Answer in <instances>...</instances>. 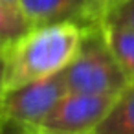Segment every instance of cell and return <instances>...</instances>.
Masks as SVG:
<instances>
[{"mask_svg": "<svg viewBox=\"0 0 134 134\" xmlns=\"http://www.w3.org/2000/svg\"><path fill=\"white\" fill-rule=\"evenodd\" d=\"M83 33L74 22L31 26L6 48V90L61 74L75 57Z\"/></svg>", "mask_w": 134, "mask_h": 134, "instance_id": "cell-1", "label": "cell"}, {"mask_svg": "<svg viewBox=\"0 0 134 134\" xmlns=\"http://www.w3.org/2000/svg\"><path fill=\"white\" fill-rule=\"evenodd\" d=\"M61 74L68 92L116 96L129 85L123 68L107 42L103 24L85 30L75 57Z\"/></svg>", "mask_w": 134, "mask_h": 134, "instance_id": "cell-2", "label": "cell"}, {"mask_svg": "<svg viewBox=\"0 0 134 134\" xmlns=\"http://www.w3.org/2000/svg\"><path fill=\"white\" fill-rule=\"evenodd\" d=\"M116 96L66 92L31 130L35 134H92Z\"/></svg>", "mask_w": 134, "mask_h": 134, "instance_id": "cell-3", "label": "cell"}, {"mask_svg": "<svg viewBox=\"0 0 134 134\" xmlns=\"http://www.w3.org/2000/svg\"><path fill=\"white\" fill-rule=\"evenodd\" d=\"M66 92L63 74L8 88L0 94V121L33 129Z\"/></svg>", "mask_w": 134, "mask_h": 134, "instance_id": "cell-4", "label": "cell"}, {"mask_svg": "<svg viewBox=\"0 0 134 134\" xmlns=\"http://www.w3.org/2000/svg\"><path fill=\"white\" fill-rule=\"evenodd\" d=\"M19 8L31 26L74 22L86 30L103 19L97 0H19Z\"/></svg>", "mask_w": 134, "mask_h": 134, "instance_id": "cell-5", "label": "cell"}, {"mask_svg": "<svg viewBox=\"0 0 134 134\" xmlns=\"http://www.w3.org/2000/svg\"><path fill=\"white\" fill-rule=\"evenodd\" d=\"M92 134H134V83H129L114 97Z\"/></svg>", "mask_w": 134, "mask_h": 134, "instance_id": "cell-6", "label": "cell"}, {"mask_svg": "<svg viewBox=\"0 0 134 134\" xmlns=\"http://www.w3.org/2000/svg\"><path fill=\"white\" fill-rule=\"evenodd\" d=\"M103 24V22H101ZM107 42L116 55L119 66L123 68L129 83H134V30L123 26L103 24Z\"/></svg>", "mask_w": 134, "mask_h": 134, "instance_id": "cell-7", "label": "cell"}, {"mask_svg": "<svg viewBox=\"0 0 134 134\" xmlns=\"http://www.w3.org/2000/svg\"><path fill=\"white\" fill-rule=\"evenodd\" d=\"M31 28L30 20L19 8V4H11L0 0V41L4 44H11L15 39L24 35Z\"/></svg>", "mask_w": 134, "mask_h": 134, "instance_id": "cell-8", "label": "cell"}, {"mask_svg": "<svg viewBox=\"0 0 134 134\" xmlns=\"http://www.w3.org/2000/svg\"><path fill=\"white\" fill-rule=\"evenodd\" d=\"M101 22L134 30V0H116V2H112L105 9Z\"/></svg>", "mask_w": 134, "mask_h": 134, "instance_id": "cell-9", "label": "cell"}, {"mask_svg": "<svg viewBox=\"0 0 134 134\" xmlns=\"http://www.w3.org/2000/svg\"><path fill=\"white\" fill-rule=\"evenodd\" d=\"M0 134H35L31 129L11 123V121H2V127H0Z\"/></svg>", "mask_w": 134, "mask_h": 134, "instance_id": "cell-10", "label": "cell"}, {"mask_svg": "<svg viewBox=\"0 0 134 134\" xmlns=\"http://www.w3.org/2000/svg\"><path fill=\"white\" fill-rule=\"evenodd\" d=\"M6 90V50L0 52V94Z\"/></svg>", "mask_w": 134, "mask_h": 134, "instance_id": "cell-11", "label": "cell"}, {"mask_svg": "<svg viewBox=\"0 0 134 134\" xmlns=\"http://www.w3.org/2000/svg\"><path fill=\"white\" fill-rule=\"evenodd\" d=\"M97 2H99V6H101V11L105 13V9H107L112 2H116V0H97Z\"/></svg>", "mask_w": 134, "mask_h": 134, "instance_id": "cell-12", "label": "cell"}, {"mask_svg": "<svg viewBox=\"0 0 134 134\" xmlns=\"http://www.w3.org/2000/svg\"><path fill=\"white\" fill-rule=\"evenodd\" d=\"M6 48H8V44H4V42H2V41H0V52H4V50H6Z\"/></svg>", "mask_w": 134, "mask_h": 134, "instance_id": "cell-13", "label": "cell"}, {"mask_svg": "<svg viewBox=\"0 0 134 134\" xmlns=\"http://www.w3.org/2000/svg\"><path fill=\"white\" fill-rule=\"evenodd\" d=\"M6 2H11V4H19V0H6Z\"/></svg>", "mask_w": 134, "mask_h": 134, "instance_id": "cell-14", "label": "cell"}, {"mask_svg": "<svg viewBox=\"0 0 134 134\" xmlns=\"http://www.w3.org/2000/svg\"><path fill=\"white\" fill-rule=\"evenodd\" d=\"M0 127H2V121H0Z\"/></svg>", "mask_w": 134, "mask_h": 134, "instance_id": "cell-15", "label": "cell"}]
</instances>
